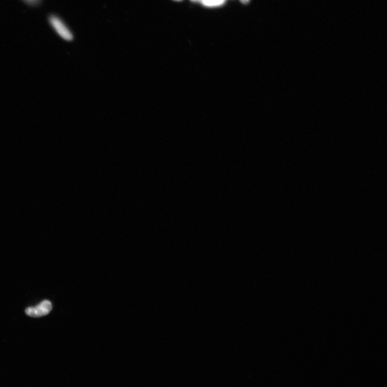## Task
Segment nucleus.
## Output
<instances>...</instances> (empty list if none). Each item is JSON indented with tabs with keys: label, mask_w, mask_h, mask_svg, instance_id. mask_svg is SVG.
<instances>
[{
	"label": "nucleus",
	"mask_w": 387,
	"mask_h": 387,
	"mask_svg": "<svg viewBox=\"0 0 387 387\" xmlns=\"http://www.w3.org/2000/svg\"><path fill=\"white\" fill-rule=\"evenodd\" d=\"M52 309H53V305L51 302L45 300L35 307L27 308L26 313L29 316L32 317H40L49 314Z\"/></svg>",
	"instance_id": "f03ea898"
},
{
	"label": "nucleus",
	"mask_w": 387,
	"mask_h": 387,
	"mask_svg": "<svg viewBox=\"0 0 387 387\" xmlns=\"http://www.w3.org/2000/svg\"><path fill=\"white\" fill-rule=\"evenodd\" d=\"M250 0H240V1L243 4H247L249 2Z\"/></svg>",
	"instance_id": "39448f33"
},
{
	"label": "nucleus",
	"mask_w": 387,
	"mask_h": 387,
	"mask_svg": "<svg viewBox=\"0 0 387 387\" xmlns=\"http://www.w3.org/2000/svg\"><path fill=\"white\" fill-rule=\"evenodd\" d=\"M24 1L27 4L34 6L39 4L41 0H24Z\"/></svg>",
	"instance_id": "20e7f679"
},
{
	"label": "nucleus",
	"mask_w": 387,
	"mask_h": 387,
	"mask_svg": "<svg viewBox=\"0 0 387 387\" xmlns=\"http://www.w3.org/2000/svg\"><path fill=\"white\" fill-rule=\"evenodd\" d=\"M226 0H203L201 3L206 7H215L220 6Z\"/></svg>",
	"instance_id": "7ed1b4c3"
},
{
	"label": "nucleus",
	"mask_w": 387,
	"mask_h": 387,
	"mask_svg": "<svg viewBox=\"0 0 387 387\" xmlns=\"http://www.w3.org/2000/svg\"><path fill=\"white\" fill-rule=\"evenodd\" d=\"M175 1H182V0H175Z\"/></svg>",
	"instance_id": "0eeeda50"
},
{
	"label": "nucleus",
	"mask_w": 387,
	"mask_h": 387,
	"mask_svg": "<svg viewBox=\"0 0 387 387\" xmlns=\"http://www.w3.org/2000/svg\"><path fill=\"white\" fill-rule=\"evenodd\" d=\"M49 22L51 26L61 37L68 41L73 39L72 33L59 17L52 15L50 17Z\"/></svg>",
	"instance_id": "f257e3e1"
},
{
	"label": "nucleus",
	"mask_w": 387,
	"mask_h": 387,
	"mask_svg": "<svg viewBox=\"0 0 387 387\" xmlns=\"http://www.w3.org/2000/svg\"><path fill=\"white\" fill-rule=\"evenodd\" d=\"M191 1L195 2H201L203 0H191Z\"/></svg>",
	"instance_id": "423d86ee"
}]
</instances>
